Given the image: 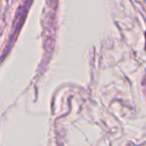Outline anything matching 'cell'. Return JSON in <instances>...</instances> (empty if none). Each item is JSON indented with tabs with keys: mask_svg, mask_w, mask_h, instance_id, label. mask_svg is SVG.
Instances as JSON below:
<instances>
[{
	"mask_svg": "<svg viewBox=\"0 0 146 146\" xmlns=\"http://www.w3.org/2000/svg\"><path fill=\"white\" fill-rule=\"evenodd\" d=\"M30 3H31V0H27L24 4L20 5L19 8L17 9V11H16L15 18H14L13 24H12L11 33H10L9 40H8V46H7V48L5 49V54L10 50L11 46L13 45L14 41H15L16 38H17L20 30H21L22 25L24 24V21H25V19H26V16H27Z\"/></svg>",
	"mask_w": 146,
	"mask_h": 146,
	"instance_id": "obj_1",
	"label": "cell"
}]
</instances>
